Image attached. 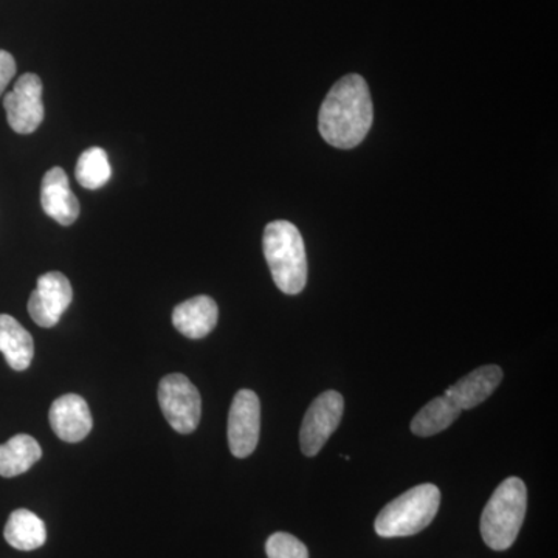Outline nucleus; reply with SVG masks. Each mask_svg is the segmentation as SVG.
Returning a JSON list of instances; mask_svg holds the SVG:
<instances>
[{
    "label": "nucleus",
    "instance_id": "f257e3e1",
    "mask_svg": "<svg viewBox=\"0 0 558 558\" xmlns=\"http://www.w3.org/2000/svg\"><path fill=\"white\" fill-rule=\"evenodd\" d=\"M374 108L368 84L351 73L326 95L318 116L322 137L333 148L352 149L365 140L373 126Z\"/></svg>",
    "mask_w": 558,
    "mask_h": 558
},
{
    "label": "nucleus",
    "instance_id": "f03ea898",
    "mask_svg": "<svg viewBox=\"0 0 558 558\" xmlns=\"http://www.w3.org/2000/svg\"><path fill=\"white\" fill-rule=\"evenodd\" d=\"M264 256L281 292L296 295L306 288L307 258L300 230L288 220H275L264 230Z\"/></svg>",
    "mask_w": 558,
    "mask_h": 558
},
{
    "label": "nucleus",
    "instance_id": "7ed1b4c3",
    "mask_svg": "<svg viewBox=\"0 0 558 558\" xmlns=\"http://www.w3.org/2000/svg\"><path fill=\"white\" fill-rule=\"evenodd\" d=\"M527 508V490L520 478L502 481L481 517V534L488 548L506 550L515 543Z\"/></svg>",
    "mask_w": 558,
    "mask_h": 558
},
{
    "label": "nucleus",
    "instance_id": "20e7f679",
    "mask_svg": "<svg viewBox=\"0 0 558 558\" xmlns=\"http://www.w3.org/2000/svg\"><path fill=\"white\" fill-rule=\"evenodd\" d=\"M440 492L435 484H421L385 506L376 519L384 538L410 537L429 526L438 513Z\"/></svg>",
    "mask_w": 558,
    "mask_h": 558
},
{
    "label": "nucleus",
    "instance_id": "39448f33",
    "mask_svg": "<svg viewBox=\"0 0 558 558\" xmlns=\"http://www.w3.org/2000/svg\"><path fill=\"white\" fill-rule=\"evenodd\" d=\"M161 413L180 435H190L199 427L202 398L197 388L183 374H170L159 385Z\"/></svg>",
    "mask_w": 558,
    "mask_h": 558
},
{
    "label": "nucleus",
    "instance_id": "423d86ee",
    "mask_svg": "<svg viewBox=\"0 0 558 558\" xmlns=\"http://www.w3.org/2000/svg\"><path fill=\"white\" fill-rule=\"evenodd\" d=\"M344 402L340 392L326 391L312 402L303 418L300 432V446L306 457H315L339 428L343 417Z\"/></svg>",
    "mask_w": 558,
    "mask_h": 558
},
{
    "label": "nucleus",
    "instance_id": "0eeeda50",
    "mask_svg": "<svg viewBox=\"0 0 558 558\" xmlns=\"http://www.w3.org/2000/svg\"><path fill=\"white\" fill-rule=\"evenodd\" d=\"M7 120L11 130L27 135L35 132L44 120L43 81L35 73H25L14 89L3 98Z\"/></svg>",
    "mask_w": 558,
    "mask_h": 558
},
{
    "label": "nucleus",
    "instance_id": "6e6552de",
    "mask_svg": "<svg viewBox=\"0 0 558 558\" xmlns=\"http://www.w3.org/2000/svg\"><path fill=\"white\" fill-rule=\"evenodd\" d=\"M260 403L252 389H241L234 396L229 414V446L236 458H247L258 447Z\"/></svg>",
    "mask_w": 558,
    "mask_h": 558
},
{
    "label": "nucleus",
    "instance_id": "1a4fd4ad",
    "mask_svg": "<svg viewBox=\"0 0 558 558\" xmlns=\"http://www.w3.org/2000/svg\"><path fill=\"white\" fill-rule=\"evenodd\" d=\"M73 300L69 278L61 271H49L38 278V286L28 300V314L40 328H53Z\"/></svg>",
    "mask_w": 558,
    "mask_h": 558
},
{
    "label": "nucleus",
    "instance_id": "9d476101",
    "mask_svg": "<svg viewBox=\"0 0 558 558\" xmlns=\"http://www.w3.org/2000/svg\"><path fill=\"white\" fill-rule=\"evenodd\" d=\"M49 417L54 435L70 444L86 438L94 427L89 405L78 395H65L54 400Z\"/></svg>",
    "mask_w": 558,
    "mask_h": 558
},
{
    "label": "nucleus",
    "instance_id": "9b49d317",
    "mask_svg": "<svg viewBox=\"0 0 558 558\" xmlns=\"http://www.w3.org/2000/svg\"><path fill=\"white\" fill-rule=\"evenodd\" d=\"M40 205L61 226H72L80 216V202L70 190L68 174L60 167L46 172L40 185Z\"/></svg>",
    "mask_w": 558,
    "mask_h": 558
},
{
    "label": "nucleus",
    "instance_id": "f8f14e48",
    "mask_svg": "<svg viewBox=\"0 0 558 558\" xmlns=\"http://www.w3.org/2000/svg\"><path fill=\"white\" fill-rule=\"evenodd\" d=\"M218 304L207 295L194 296L180 303L172 312V325L189 339L207 337L218 325Z\"/></svg>",
    "mask_w": 558,
    "mask_h": 558
},
{
    "label": "nucleus",
    "instance_id": "ddd939ff",
    "mask_svg": "<svg viewBox=\"0 0 558 558\" xmlns=\"http://www.w3.org/2000/svg\"><path fill=\"white\" fill-rule=\"evenodd\" d=\"M502 380V369L497 365L481 366L469 376L447 388L444 395L453 400L461 410H472L494 395Z\"/></svg>",
    "mask_w": 558,
    "mask_h": 558
},
{
    "label": "nucleus",
    "instance_id": "4468645a",
    "mask_svg": "<svg viewBox=\"0 0 558 558\" xmlns=\"http://www.w3.org/2000/svg\"><path fill=\"white\" fill-rule=\"evenodd\" d=\"M0 352L11 369L25 371L32 365L35 343L31 332L11 315H0Z\"/></svg>",
    "mask_w": 558,
    "mask_h": 558
},
{
    "label": "nucleus",
    "instance_id": "2eb2a0df",
    "mask_svg": "<svg viewBox=\"0 0 558 558\" xmlns=\"http://www.w3.org/2000/svg\"><path fill=\"white\" fill-rule=\"evenodd\" d=\"M43 457L38 440L28 435L13 436L0 446V476L13 478L28 472Z\"/></svg>",
    "mask_w": 558,
    "mask_h": 558
},
{
    "label": "nucleus",
    "instance_id": "dca6fc26",
    "mask_svg": "<svg viewBox=\"0 0 558 558\" xmlns=\"http://www.w3.org/2000/svg\"><path fill=\"white\" fill-rule=\"evenodd\" d=\"M3 535H5L7 543L14 549L35 550L46 543V524L31 510L17 509L7 521Z\"/></svg>",
    "mask_w": 558,
    "mask_h": 558
},
{
    "label": "nucleus",
    "instance_id": "f3484780",
    "mask_svg": "<svg viewBox=\"0 0 558 558\" xmlns=\"http://www.w3.org/2000/svg\"><path fill=\"white\" fill-rule=\"evenodd\" d=\"M461 411L457 403L446 395L439 396L414 416L411 421V432L421 438L438 435L457 421Z\"/></svg>",
    "mask_w": 558,
    "mask_h": 558
},
{
    "label": "nucleus",
    "instance_id": "a211bd4d",
    "mask_svg": "<svg viewBox=\"0 0 558 558\" xmlns=\"http://www.w3.org/2000/svg\"><path fill=\"white\" fill-rule=\"evenodd\" d=\"M76 180L83 189L98 190L112 178L109 157L106 150L94 146L81 154L75 168Z\"/></svg>",
    "mask_w": 558,
    "mask_h": 558
},
{
    "label": "nucleus",
    "instance_id": "6ab92c4d",
    "mask_svg": "<svg viewBox=\"0 0 558 558\" xmlns=\"http://www.w3.org/2000/svg\"><path fill=\"white\" fill-rule=\"evenodd\" d=\"M266 553L269 558H310L306 546L286 532H277L267 539Z\"/></svg>",
    "mask_w": 558,
    "mask_h": 558
},
{
    "label": "nucleus",
    "instance_id": "aec40b11",
    "mask_svg": "<svg viewBox=\"0 0 558 558\" xmlns=\"http://www.w3.org/2000/svg\"><path fill=\"white\" fill-rule=\"evenodd\" d=\"M14 75H16V61H14L13 54L0 50V95L5 92Z\"/></svg>",
    "mask_w": 558,
    "mask_h": 558
}]
</instances>
